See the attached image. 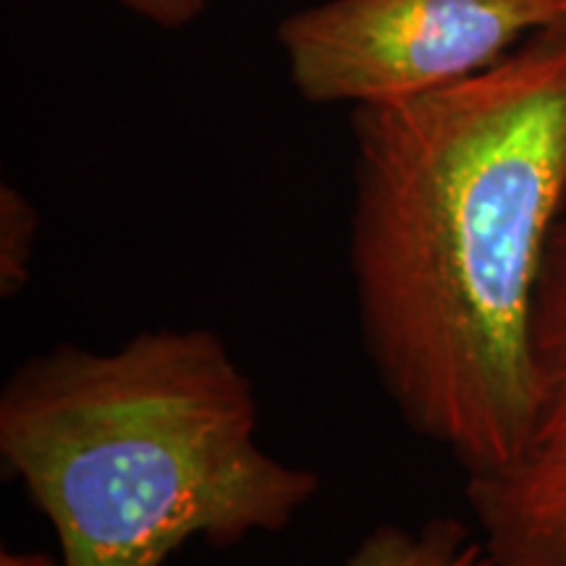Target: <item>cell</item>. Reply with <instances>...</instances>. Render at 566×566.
I'll return each instance as SVG.
<instances>
[{
    "instance_id": "6da1fadb",
    "label": "cell",
    "mask_w": 566,
    "mask_h": 566,
    "mask_svg": "<svg viewBox=\"0 0 566 566\" xmlns=\"http://www.w3.org/2000/svg\"><path fill=\"white\" fill-rule=\"evenodd\" d=\"M349 271L378 384L467 475L533 446L530 315L566 218V21L424 95L352 111Z\"/></svg>"
},
{
    "instance_id": "52a82bcc",
    "label": "cell",
    "mask_w": 566,
    "mask_h": 566,
    "mask_svg": "<svg viewBox=\"0 0 566 566\" xmlns=\"http://www.w3.org/2000/svg\"><path fill=\"white\" fill-rule=\"evenodd\" d=\"M38 210L19 189H0V296L17 300L32 279Z\"/></svg>"
},
{
    "instance_id": "7a4b0ae2",
    "label": "cell",
    "mask_w": 566,
    "mask_h": 566,
    "mask_svg": "<svg viewBox=\"0 0 566 566\" xmlns=\"http://www.w3.org/2000/svg\"><path fill=\"white\" fill-rule=\"evenodd\" d=\"M0 457L63 566H166L192 541L283 533L321 493L260 441L252 380L210 328L61 344L0 394Z\"/></svg>"
},
{
    "instance_id": "5b68a950",
    "label": "cell",
    "mask_w": 566,
    "mask_h": 566,
    "mask_svg": "<svg viewBox=\"0 0 566 566\" xmlns=\"http://www.w3.org/2000/svg\"><path fill=\"white\" fill-rule=\"evenodd\" d=\"M533 443H566V218L551 237L530 315Z\"/></svg>"
},
{
    "instance_id": "9c48e42d",
    "label": "cell",
    "mask_w": 566,
    "mask_h": 566,
    "mask_svg": "<svg viewBox=\"0 0 566 566\" xmlns=\"http://www.w3.org/2000/svg\"><path fill=\"white\" fill-rule=\"evenodd\" d=\"M0 566H63L61 556L48 554V551H0Z\"/></svg>"
},
{
    "instance_id": "8992f818",
    "label": "cell",
    "mask_w": 566,
    "mask_h": 566,
    "mask_svg": "<svg viewBox=\"0 0 566 566\" xmlns=\"http://www.w3.org/2000/svg\"><path fill=\"white\" fill-rule=\"evenodd\" d=\"M344 566H493L483 541L464 522L436 516L417 527L378 525L346 556Z\"/></svg>"
},
{
    "instance_id": "277c9868",
    "label": "cell",
    "mask_w": 566,
    "mask_h": 566,
    "mask_svg": "<svg viewBox=\"0 0 566 566\" xmlns=\"http://www.w3.org/2000/svg\"><path fill=\"white\" fill-rule=\"evenodd\" d=\"M467 504L493 566H566V443L467 475Z\"/></svg>"
},
{
    "instance_id": "ba28073f",
    "label": "cell",
    "mask_w": 566,
    "mask_h": 566,
    "mask_svg": "<svg viewBox=\"0 0 566 566\" xmlns=\"http://www.w3.org/2000/svg\"><path fill=\"white\" fill-rule=\"evenodd\" d=\"M126 9L166 30L192 24L202 17L205 0H122Z\"/></svg>"
},
{
    "instance_id": "3957f363",
    "label": "cell",
    "mask_w": 566,
    "mask_h": 566,
    "mask_svg": "<svg viewBox=\"0 0 566 566\" xmlns=\"http://www.w3.org/2000/svg\"><path fill=\"white\" fill-rule=\"evenodd\" d=\"M562 21L566 0H325L279 40L304 101L359 108L475 76Z\"/></svg>"
}]
</instances>
